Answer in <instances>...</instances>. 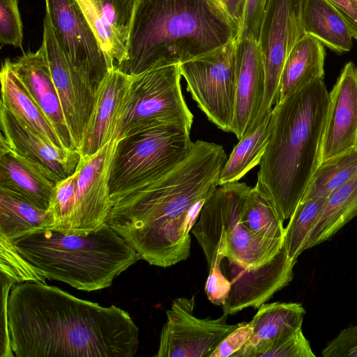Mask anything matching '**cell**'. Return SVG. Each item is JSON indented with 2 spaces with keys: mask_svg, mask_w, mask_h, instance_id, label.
<instances>
[{
  "mask_svg": "<svg viewBox=\"0 0 357 357\" xmlns=\"http://www.w3.org/2000/svg\"><path fill=\"white\" fill-rule=\"evenodd\" d=\"M227 159L222 146L195 141L172 169L114 203L106 223L151 265L167 268L186 260L190 232L218 187Z\"/></svg>",
  "mask_w": 357,
  "mask_h": 357,
  "instance_id": "obj_1",
  "label": "cell"
},
{
  "mask_svg": "<svg viewBox=\"0 0 357 357\" xmlns=\"http://www.w3.org/2000/svg\"><path fill=\"white\" fill-rule=\"evenodd\" d=\"M7 314L17 357H133L138 349L139 329L128 312L46 283L14 284Z\"/></svg>",
  "mask_w": 357,
  "mask_h": 357,
  "instance_id": "obj_2",
  "label": "cell"
},
{
  "mask_svg": "<svg viewBox=\"0 0 357 357\" xmlns=\"http://www.w3.org/2000/svg\"><path fill=\"white\" fill-rule=\"evenodd\" d=\"M240 29L218 0H137L126 59L114 67L132 76L180 64L236 39Z\"/></svg>",
  "mask_w": 357,
  "mask_h": 357,
  "instance_id": "obj_3",
  "label": "cell"
},
{
  "mask_svg": "<svg viewBox=\"0 0 357 357\" xmlns=\"http://www.w3.org/2000/svg\"><path fill=\"white\" fill-rule=\"evenodd\" d=\"M329 104L324 79L278 102L272 109L271 138L255 185L289 219L321 162Z\"/></svg>",
  "mask_w": 357,
  "mask_h": 357,
  "instance_id": "obj_4",
  "label": "cell"
},
{
  "mask_svg": "<svg viewBox=\"0 0 357 357\" xmlns=\"http://www.w3.org/2000/svg\"><path fill=\"white\" fill-rule=\"evenodd\" d=\"M8 240L43 283L54 280L86 291L109 287L142 259L107 223L87 234L43 229Z\"/></svg>",
  "mask_w": 357,
  "mask_h": 357,
  "instance_id": "obj_5",
  "label": "cell"
},
{
  "mask_svg": "<svg viewBox=\"0 0 357 357\" xmlns=\"http://www.w3.org/2000/svg\"><path fill=\"white\" fill-rule=\"evenodd\" d=\"M251 189L238 181L218 185L206 199L191 232L204 254L208 268L216 256L250 270L271 261L284 242L264 238L241 220L245 197Z\"/></svg>",
  "mask_w": 357,
  "mask_h": 357,
  "instance_id": "obj_6",
  "label": "cell"
},
{
  "mask_svg": "<svg viewBox=\"0 0 357 357\" xmlns=\"http://www.w3.org/2000/svg\"><path fill=\"white\" fill-rule=\"evenodd\" d=\"M190 132L180 125L165 124L120 138L109 181L113 204L182 162L193 144Z\"/></svg>",
  "mask_w": 357,
  "mask_h": 357,
  "instance_id": "obj_7",
  "label": "cell"
},
{
  "mask_svg": "<svg viewBox=\"0 0 357 357\" xmlns=\"http://www.w3.org/2000/svg\"><path fill=\"white\" fill-rule=\"evenodd\" d=\"M181 77L180 64L132 75L119 138L165 124L191 130L193 115L183 98Z\"/></svg>",
  "mask_w": 357,
  "mask_h": 357,
  "instance_id": "obj_8",
  "label": "cell"
},
{
  "mask_svg": "<svg viewBox=\"0 0 357 357\" xmlns=\"http://www.w3.org/2000/svg\"><path fill=\"white\" fill-rule=\"evenodd\" d=\"M236 40L180 63L192 99L208 119L225 132H231L234 114Z\"/></svg>",
  "mask_w": 357,
  "mask_h": 357,
  "instance_id": "obj_9",
  "label": "cell"
},
{
  "mask_svg": "<svg viewBox=\"0 0 357 357\" xmlns=\"http://www.w3.org/2000/svg\"><path fill=\"white\" fill-rule=\"evenodd\" d=\"M302 3L303 0L266 2L258 38L264 63L265 89L258 115L248 132L254 130L278 102L286 60L296 44L305 35L301 20Z\"/></svg>",
  "mask_w": 357,
  "mask_h": 357,
  "instance_id": "obj_10",
  "label": "cell"
},
{
  "mask_svg": "<svg viewBox=\"0 0 357 357\" xmlns=\"http://www.w3.org/2000/svg\"><path fill=\"white\" fill-rule=\"evenodd\" d=\"M195 297L174 299L166 311L167 321L160 336L157 357H210L238 324L227 323L228 314L218 319L194 314Z\"/></svg>",
  "mask_w": 357,
  "mask_h": 357,
  "instance_id": "obj_11",
  "label": "cell"
},
{
  "mask_svg": "<svg viewBox=\"0 0 357 357\" xmlns=\"http://www.w3.org/2000/svg\"><path fill=\"white\" fill-rule=\"evenodd\" d=\"M119 139L112 140L91 155L80 156L73 207L63 234H87L106 223L113 206L109 181Z\"/></svg>",
  "mask_w": 357,
  "mask_h": 357,
  "instance_id": "obj_12",
  "label": "cell"
},
{
  "mask_svg": "<svg viewBox=\"0 0 357 357\" xmlns=\"http://www.w3.org/2000/svg\"><path fill=\"white\" fill-rule=\"evenodd\" d=\"M47 14L69 65L99 85L110 70L77 0H45Z\"/></svg>",
  "mask_w": 357,
  "mask_h": 357,
  "instance_id": "obj_13",
  "label": "cell"
},
{
  "mask_svg": "<svg viewBox=\"0 0 357 357\" xmlns=\"http://www.w3.org/2000/svg\"><path fill=\"white\" fill-rule=\"evenodd\" d=\"M42 43L68 129L78 151L99 85L69 65L47 13Z\"/></svg>",
  "mask_w": 357,
  "mask_h": 357,
  "instance_id": "obj_14",
  "label": "cell"
},
{
  "mask_svg": "<svg viewBox=\"0 0 357 357\" xmlns=\"http://www.w3.org/2000/svg\"><path fill=\"white\" fill-rule=\"evenodd\" d=\"M132 76L114 67L100 83L93 108L78 149L80 156L96 153L112 140L119 138L129 100Z\"/></svg>",
  "mask_w": 357,
  "mask_h": 357,
  "instance_id": "obj_15",
  "label": "cell"
},
{
  "mask_svg": "<svg viewBox=\"0 0 357 357\" xmlns=\"http://www.w3.org/2000/svg\"><path fill=\"white\" fill-rule=\"evenodd\" d=\"M357 146V67L347 63L331 91L321 162Z\"/></svg>",
  "mask_w": 357,
  "mask_h": 357,
  "instance_id": "obj_16",
  "label": "cell"
},
{
  "mask_svg": "<svg viewBox=\"0 0 357 357\" xmlns=\"http://www.w3.org/2000/svg\"><path fill=\"white\" fill-rule=\"evenodd\" d=\"M235 107L231 132L238 139L258 115L265 89V68L258 40L238 36L235 58Z\"/></svg>",
  "mask_w": 357,
  "mask_h": 357,
  "instance_id": "obj_17",
  "label": "cell"
},
{
  "mask_svg": "<svg viewBox=\"0 0 357 357\" xmlns=\"http://www.w3.org/2000/svg\"><path fill=\"white\" fill-rule=\"evenodd\" d=\"M296 261L289 259L283 245L280 252L269 262L247 270L234 264L236 273L231 279V288L223 312L234 314L247 307L259 308L275 293L289 284L294 277Z\"/></svg>",
  "mask_w": 357,
  "mask_h": 357,
  "instance_id": "obj_18",
  "label": "cell"
},
{
  "mask_svg": "<svg viewBox=\"0 0 357 357\" xmlns=\"http://www.w3.org/2000/svg\"><path fill=\"white\" fill-rule=\"evenodd\" d=\"M1 137L8 146L33 163L56 183L72 175L79 163L78 151L59 149L21 123L0 103Z\"/></svg>",
  "mask_w": 357,
  "mask_h": 357,
  "instance_id": "obj_19",
  "label": "cell"
},
{
  "mask_svg": "<svg viewBox=\"0 0 357 357\" xmlns=\"http://www.w3.org/2000/svg\"><path fill=\"white\" fill-rule=\"evenodd\" d=\"M8 64L26 92L48 119L66 149L77 151L52 79L43 43L36 52L25 53L14 62L8 60Z\"/></svg>",
  "mask_w": 357,
  "mask_h": 357,
  "instance_id": "obj_20",
  "label": "cell"
},
{
  "mask_svg": "<svg viewBox=\"0 0 357 357\" xmlns=\"http://www.w3.org/2000/svg\"><path fill=\"white\" fill-rule=\"evenodd\" d=\"M77 1L113 69L126 59L137 0Z\"/></svg>",
  "mask_w": 357,
  "mask_h": 357,
  "instance_id": "obj_21",
  "label": "cell"
},
{
  "mask_svg": "<svg viewBox=\"0 0 357 357\" xmlns=\"http://www.w3.org/2000/svg\"><path fill=\"white\" fill-rule=\"evenodd\" d=\"M56 183L0 137V192L48 210Z\"/></svg>",
  "mask_w": 357,
  "mask_h": 357,
  "instance_id": "obj_22",
  "label": "cell"
},
{
  "mask_svg": "<svg viewBox=\"0 0 357 357\" xmlns=\"http://www.w3.org/2000/svg\"><path fill=\"white\" fill-rule=\"evenodd\" d=\"M305 314L298 303H263L250 321L248 341L234 357H260L272 342L302 328Z\"/></svg>",
  "mask_w": 357,
  "mask_h": 357,
  "instance_id": "obj_23",
  "label": "cell"
},
{
  "mask_svg": "<svg viewBox=\"0 0 357 357\" xmlns=\"http://www.w3.org/2000/svg\"><path fill=\"white\" fill-rule=\"evenodd\" d=\"M325 56L323 43L312 36L305 35L294 47L284 63L278 102L317 80L324 79Z\"/></svg>",
  "mask_w": 357,
  "mask_h": 357,
  "instance_id": "obj_24",
  "label": "cell"
},
{
  "mask_svg": "<svg viewBox=\"0 0 357 357\" xmlns=\"http://www.w3.org/2000/svg\"><path fill=\"white\" fill-rule=\"evenodd\" d=\"M301 20L305 35L318 39L333 51L351 50L353 35L343 16L327 0H303Z\"/></svg>",
  "mask_w": 357,
  "mask_h": 357,
  "instance_id": "obj_25",
  "label": "cell"
},
{
  "mask_svg": "<svg viewBox=\"0 0 357 357\" xmlns=\"http://www.w3.org/2000/svg\"><path fill=\"white\" fill-rule=\"evenodd\" d=\"M0 80L1 86L0 103L3 104L25 126L48 143L59 149L67 150L48 119L30 98L10 70L8 59L5 60L2 65Z\"/></svg>",
  "mask_w": 357,
  "mask_h": 357,
  "instance_id": "obj_26",
  "label": "cell"
},
{
  "mask_svg": "<svg viewBox=\"0 0 357 357\" xmlns=\"http://www.w3.org/2000/svg\"><path fill=\"white\" fill-rule=\"evenodd\" d=\"M357 215V174L327 197L310 232L306 250L330 238Z\"/></svg>",
  "mask_w": 357,
  "mask_h": 357,
  "instance_id": "obj_27",
  "label": "cell"
},
{
  "mask_svg": "<svg viewBox=\"0 0 357 357\" xmlns=\"http://www.w3.org/2000/svg\"><path fill=\"white\" fill-rule=\"evenodd\" d=\"M273 127L271 114L234 146L220 173L219 185L238 181L259 165L269 142Z\"/></svg>",
  "mask_w": 357,
  "mask_h": 357,
  "instance_id": "obj_28",
  "label": "cell"
},
{
  "mask_svg": "<svg viewBox=\"0 0 357 357\" xmlns=\"http://www.w3.org/2000/svg\"><path fill=\"white\" fill-rule=\"evenodd\" d=\"M53 223L49 210L36 208L0 192V236L10 240L31 231L51 229Z\"/></svg>",
  "mask_w": 357,
  "mask_h": 357,
  "instance_id": "obj_29",
  "label": "cell"
},
{
  "mask_svg": "<svg viewBox=\"0 0 357 357\" xmlns=\"http://www.w3.org/2000/svg\"><path fill=\"white\" fill-rule=\"evenodd\" d=\"M241 220L255 234L284 242V220L271 201L257 186L251 188L245 197Z\"/></svg>",
  "mask_w": 357,
  "mask_h": 357,
  "instance_id": "obj_30",
  "label": "cell"
},
{
  "mask_svg": "<svg viewBox=\"0 0 357 357\" xmlns=\"http://www.w3.org/2000/svg\"><path fill=\"white\" fill-rule=\"evenodd\" d=\"M357 174V146L319 165L303 199L327 197Z\"/></svg>",
  "mask_w": 357,
  "mask_h": 357,
  "instance_id": "obj_31",
  "label": "cell"
},
{
  "mask_svg": "<svg viewBox=\"0 0 357 357\" xmlns=\"http://www.w3.org/2000/svg\"><path fill=\"white\" fill-rule=\"evenodd\" d=\"M326 197L303 199L296 207L285 227L284 247L289 259L297 261L306 250L310 232L324 206Z\"/></svg>",
  "mask_w": 357,
  "mask_h": 357,
  "instance_id": "obj_32",
  "label": "cell"
},
{
  "mask_svg": "<svg viewBox=\"0 0 357 357\" xmlns=\"http://www.w3.org/2000/svg\"><path fill=\"white\" fill-rule=\"evenodd\" d=\"M0 41L3 45L22 47V22L17 0H0Z\"/></svg>",
  "mask_w": 357,
  "mask_h": 357,
  "instance_id": "obj_33",
  "label": "cell"
},
{
  "mask_svg": "<svg viewBox=\"0 0 357 357\" xmlns=\"http://www.w3.org/2000/svg\"><path fill=\"white\" fill-rule=\"evenodd\" d=\"M302 328L273 342L260 357H315Z\"/></svg>",
  "mask_w": 357,
  "mask_h": 357,
  "instance_id": "obj_34",
  "label": "cell"
},
{
  "mask_svg": "<svg viewBox=\"0 0 357 357\" xmlns=\"http://www.w3.org/2000/svg\"><path fill=\"white\" fill-rule=\"evenodd\" d=\"M224 258L216 256L208 268V275L205 285V293L213 304L223 306L229 295L231 282L224 275L221 270V262Z\"/></svg>",
  "mask_w": 357,
  "mask_h": 357,
  "instance_id": "obj_35",
  "label": "cell"
},
{
  "mask_svg": "<svg viewBox=\"0 0 357 357\" xmlns=\"http://www.w3.org/2000/svg\"><path fill=\"white\" fill-rule=\"evenodd\" d=\"M324 357H357V325L340 331L322 350Z\"/></svg>",
  "mask_w": 357,
  "mask_h": 357,
  "instance_id": "obj_36",
  "label": "cell"
},
{
  "mask_svg": "<svg viewBox=\"0 0 357 357\" xmlns=\"http://www.w3.org/2000/svg\"><path fill=\"white\" fill-rule=\"evenodd\" d=\"M252 332L251 321L238 324L237 327L222 340L210 357H234L246 344Z\"/></svg>",
  "mask_w": 357,
  "mask_h": 357,
  "instance_id": "obj_37",
  "label": "cell"
},
{
  "mask_svg": "<svg viewBox=\"0 0 357 357\" xmlns=\"http://www.w3.org/2000/svg\"><path fill=\"white\" fill-rule=\"evenodd\" d=\"M268 0H247L239 36L259 38L262 15Z\"/></svg>",
  "mask_w": 357,
  "mask_h": 357,
  "instance_id": "obj_38",
  "label": "cell"
},
{
  "mask_svg": "<svg viewBox=\"0 0 357 357\" xmlns=\"http://www.w3.org/2000/svg\"><path fill=\"white\" fill-rule=\"evenodd\" d=\"M1 333H0V357H13L14 354L11 349L7 305L10 291L14 284L10 280L1 275Z\"/></svg>",
  "mask_w": 357,
  "mask_h": 357,
  "instance_id": "obj_39",
  "label": "cell"
},
{
  "mask_svg": "<svg viewBox=\"0 0 357 357\" xmlns=\"http://www.w3.org/2000/svg\"><path fill=\"white\" fill-rule=\"evenodd\" d=\"M333 4L344 18L357 40V0H327Z\"/></svg>",
  "mask_w": 357,
  "mask_h": 357,
  "instance_id": "obj_40",
  "label": "cell"
},
{
  "mask_svg": "<svg viewBox=\"0 0 357 357\" xmlns=\"http://www.w3.org/2000/svg\"><path fill=\"white\" fill-rule=\"evenodd\" d=\"M228 15L242 25L247 0H218ZM241 30V29H240Z\"/></svg>",
  "mask_w": 357,
  "mask_h": 357,
  "instance_id": "obj_41",
  "label": "cell"
}]
</instances>
